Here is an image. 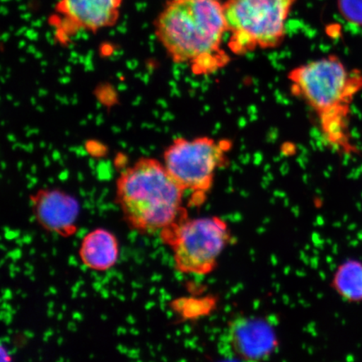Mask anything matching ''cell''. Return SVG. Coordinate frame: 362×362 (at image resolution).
Returning a JSON list of instances; mask_svg holds the SVG:
<instances>
[{
	"instance_id": "3957f363",
	"label": "cell",
	"mask_w": 362,
	"mask_h": 362,
	"mask_svg": "<svg viewBox=\"0 0 362 362\" xmlns=\"http://www.w3.org/2000/svg\"><path fill=\"white\" fill-rule=\"evenodd\" d=\"M185 194L164 163L151 157L122 170L116 182V201L127 223L143 234H160L187 216Z\"/></svg>"
},
{
	"instance_id": "277c9868",
	"label": "cell",
	"mask_w": 362,
	"mask_h": 362,
	"mask_svg": "<svg viewBox=\"0 0 362 362\" xmlns=\"http://www.w3.org/2000/svg\"><path fill=\"white\" fill-rule=\"evenodd\" d=\"M296 0H226L224 15L230 53L244 56L278 48Z\"/></svg>"
},
{
	"instance_id": "4fadbf2b",
	"label": "cell",
	"mask_w": 362,
	"mask_h": 362,
	"mask_svg": "<svg viewBox=\"0 0 362 362\" xmlns=\"http://www.w3.org/2000/svg\"><path fill=\"white\" fill-rule=\"evenodd\" d=\"M339 10L347 22L362 26V0H339Z\"/></svg>"
},
{
	"instance_id": "7a4b0ae2",
	"label": "cell",
	"mask_w": 362,
	"mask_h": 362,
	"mask_svg": "<svg viewBox=\"0 0 362 362\" xmlns=\"http://www.w3.org/2000/svg\"><path fill=\"white\" fill-rule=\"evenodd\" d=\"M291 93L315 113L325 141L342 155L358 151L351 132V106L362 90V71L349 69L337 55L293 68Z\"/></svg>"
},
{
	"instance_id": "6da1fadb",
	"label": "cell",
	"mask_w": 362,
	"mask_h": 362,
	"mask_svg": "<svg viewBox=\"0 0 362 362\" xmlns=\"http://www.w3.org/2000/svg\"><path fill=\"white\" fill-rule=\"evenodd\" d=\"M153 30L170 60L189 66L194 75L214 74L228 64L221 0H167L153 21Z\"/></svg>"
},
{
	"instance_id": "30bf717a",
	"label": "cell",
	"mask_w": 362,
	"mask_h": 362,
	"mask_svg": "<svg viewBox=\"0 0 362 362\" xmlns=\"http://www.w3.org/2000/svg\"><path fill=\"white\" fill-rule=\"evenodd\" d=\"M79 256L83 264L90 269L110 270L119 259V241L110 230L95 229L81 241Z\"/></svg>"
},
{
	"instance_id": "5b68a950",
	"label": "cell",
	"mask_w": 362,
	"mask_h": 362,
	"mask_svg": "<svg viewBox=\"0 0 362 362\" xmlns=\"http://www.w3.org/2000/svg\"><path fill=\"white\" fill-rule=\"evenodd\" d=\"M233 143L208 136L176 138L163 153V163L176 183L191 194L194 206L206 201L217 172L228 162Z\"/></svg>"
},
{
	"instance_id": "52a82bcc",
	"label": "cell",
	"mask_w": 362,
	"mask_h": 362,
	"mask_svg": "<svg viewBox=\"0 0 362 362\" xmlns=\"http://www.w3.org/2000/svg\"><path fill=\"white\" fill-rule=\"evenodd\" d=\"M124 0H57L48 22L61 42L80 33H97L119 21Z\"/></svg>"
},
{
	"instance_id": "9c48e42d",
	"label": "cell",
	"mask_w": 362,
	"mask_h": 362,
	"mask_svg": "<svg viewBox=\"0 0 362 362\" xmlns=\"http://www.w3.org/2000/svg\"><path fill=\"white\" fill-rule=\"evenodd\" d=\"M38 223L49 233L68 238L76 233L80 205L76 199L58 189H40L30 197Z\"/></svg>"
},
{
	"instance_id": "8fae6325",
	"label": "cell",
	"mask_w": 362,
	"mask_h": 362,
	"mask_svg": "<svg viewBox=\"0 0 362 362\" xmlns=\"http://www.w3.org/2000/svg\"><path fill=\"white\" fill-rule=\"evenodd\" d=\"M332 286L344 300L362 302V262L349 259L339 264L333 275Z\"/></svg>"
},
{
	"instance_id": "ba28073f",
	"label": "cell",
	"mask_w": 362,
	"mask_h": 362,
	"mask_svg": "<svg viewBox=\"0 0 362 362\" xmlns=\"http://www.w3.org/2000/svg\"><path fill=\"white\" fill-rule=\"evenodd\" d=\"M226 336L230 351L243 360L269 359L279 347L275 329L261 317H235L228 322Z\"/></svg>"
},
{
	"instance_id": "8992f818",
	"label": "cell",
	"mask_w": 362,
	"mask_h": 362,
	"mask_svg": "<svg viewBox=\"0 0 362 362\" xmlns=\"http://www.w3.org/2000/svg\"><path fill=\"white\" fill-rule=\"evenodd\" d=\"M160 237L173 252L175 269L187 274L206 275L216 269L232 234L218 216L184 217Z\"/></svg>"
},
{
	"instance_id": "7c38bea8",
	"label": "cell",
	"mask_w": 362,
	"mask_h": 362,
	"mask_svg": "<svg viewBox=\"0 0 362 362\" xmlns=\"http://www.w3.org/2000/svg\"><path fill=\"white\" fill-rule=\"evenodd\" d=\"M175 309L180 311L181 315L185 318L192 319L197 317L206 315L211 310L210 306L211 302L209 300H191V298H185V300H180L175 303Z\"/></svg>"
}]
</instances>
